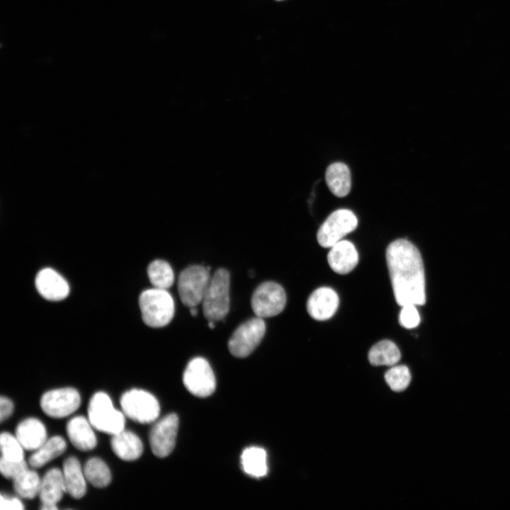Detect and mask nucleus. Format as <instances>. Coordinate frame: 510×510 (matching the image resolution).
<instances>
[{
  "instance_id": "f257e3e1",
  "label": "nucleus",
  "mask_w": 510,
  "mask_h": 510,
  "mask_svg": "<svg viewBox=\"0 0 510 510\" xmlns=\"http://www.w3.org/2000/svg\"><path fill=\"white\" fill-rule=\"evenodd\" d=\"M386 260L397 303L425 304L424 268L417 248L407 239H397L388 245Z\"/></svg>"
},
{
  "instance_id": "f03ea898",
  "label": "nucleus",
  "mask_w": 510,
  "mask_h": 510,
  "mask_svg": "<svg viewBox=\"0 0 510 510\" xmlns=\"http://www.w3.org/2000/svg\"><path fill=\"white\" fill-rule=\"evenodd\" d=\"M139 305L144 322L151 327L166 326L174 315V299L164 289L144 290L140 295Z\"/></svg>"
},
{
  "instance_id": "7ed1b4c3",
  "label": "nucleus",
  "mask_w": 510,
  "mask_h": 510,
  "mask_svg": "<svg viewBox=\"0 0 510 510\" xmlns=\"http://www.w3.org/2000/svg\"><path fill=\"white\" fill-rule=\"evenodd\" d=\"M230 276L225 268L217 269L211 277L202 300L203 314L208 321H218L230 310Z\"/></svg>"
},
{
  "instance_id": "20e7f679",
  "label": "nucleus",
  "mask_w": 510,
  "mask_h": 510,
  "mask_svg": "<svg viewBox=\"0 0 510 510\" xmlns=\"http://www.w3.org/2000/svg\"><path fill=\"white\" fill-rule=\"evenodd\" d=\"M88 419L94 429L111 435L124 430L125 425L124 413L114 408L110 397L104 392H97L91 397Z\"/></svg>"
},
{
  "instance_id": "39448f33",
  "label": "nucleus",
  "mask_w": 510,
  "mask_h": 510,
  "mask_svg": "<svg viewBox=\"0 0 510 510\" xmlns=\"http://www.w3.org/2000/svg\"><path fill=\"white\" fill-rule=\"evenodd\" d=\"M123 412L140 424H149L159 416L160 407L157 398L147 391L133 388L125 392L120 399Z\"/></svg>"
},
{
  "instance_id": "423d86ee",
  "label": "nucleus",
  "mask_w": 510,
  "mask_h": 510,
  "mask_svg": "<svg viewBox=\"0 0 510 510\" xmlns=\"http://www.w3.org/2000/svg\"><path fill=\"white\" fill-rule=\"evenodd\" d=\"M211 277L209 269L200 265H192L183 269L178 279V292L183 304L196 307L202 302Z\"/></svg>"
},
{
  "instance_id": "0eeeda50",
  "label": "nucleus",
  "mask_w": 510,
  "mask_h": 510,
  "mask_svg": "<svg viewBox=\"0 0 510 510\" xmlns=\"http://www.w3.org/2000/svg\"><path fill=\"white\" fill-rule=\"evenodd\" d=\"M266 332L263 318H251L240 324L228 341L230 352L235 357L245 358L251 354L262 340Z\"/></svg>"
},
{
  "instance_id": "6e6552de",
  "label": "nucleus",
  "mask_w": 510,
  "mask_h": 510,
  "mask_svg": "<svg viewBox=\"0 0 510 510\" xmlns=\"http://www.w3.org/2000/svg\"><path fill=\"white\" fill-rule=\"evenodd\" d=\"M358 225L355 214L347 209H339L331 213L319 228L317 239L320 246L330 248Z\"/></svg>"
},
{
  "instance_id": "1a4fd4ad",
  "label": "nucleus",
  "mask_w": 510,
  "mask_h": 510,
  "mask_svg": "<svg viewBox=\"0 0 510 510\" xmlns=\"http://www.w3.org/2000/svg\"><path fill=\"white\" fill-rule=\"evenodd\" d=\"M286 304V294L277 283L266 281L260 284L254 291L251 305L256 317H271L280 314Z\"/></svg>"
},
{
  "instance_id": "9d476101",
  "label": "nucleus",
  "mask_w": 510,
  "mask_h": 510,
  "mask_svg": "<svg viewBox=\"0 0 510 510\" xmlns=\"http://www.w3.org/2000/svg\"><path fill=\"white\" fill-rule=\"evenodd\" d=\"M186 389L193 395L205 397L215 390L216 380L209 363L203 358L196 357L188 363L183 375Z\"/></svg>"
},
{
  "instance_id": "9b49d317",
  "label": "nucleus",
  "mask_w": 510,
  "mask_h": 510,
  "mask_svg": "<svg viewBox=\"0 0 510 510\" xmlns=\"http://www.w3.org/2000/svg\"><path fill=\"white\" fill-rule=\"evenodd\" d=\"M81 404L79 392L73 387L54 389L45 392L40 399V407L50 417L60 419L74 412Z\"/></svg>"
},
{
  "instance_id": "f8f14e48",
  "label": "nucleus",
  "mask_w": 510,
  "mask_h": 510,
  "mask_svg": "<svg viewBox=\"0 0 510 510\" xmlns=\"http://www.w3.org/2000/svg\"><path fill=\"white\" fill-rule=\"evenodd\" d=\"M178 428V418L175 414L165 416L152 426L149 433V444L154 455L165 458L172 452Z\"/></svg>"
},
{
  "instance_id": "ddd939ff",
  "label": "nucleus",
  "mask_w": 510,
  "mask_h": 510,
  "mask_svg": "<svg viewBox=\"0 0 510 510\" xmlns=\"http://www.w3.org/2000/svg\"><path fill=\"white\" fill-rule=\"evenodd\" d=\"M339 304L337 293L331 288L321 287L309 297L307 310L310 317L318 321L330 319L336 312Z\"/></svg>"
},
{
  "instance_id": "4468645a",
  "label": "nucleus",
  "mask_w": 510,
  "mask_h": 510,
  "mask_svg": "<svg viewBox=\"0 0 510 510\" xmlns=\"http://www.w3.org/2000/svg\"><path fill=\"white\" fill-rule=\"evenodd\" d=\"M38 293L48 300L58 301L67 297L69 287L67 280L50 268L40 270L35 277Z\"/></svg>"
},
{
  "instance_id": "2eb2a0df",
  "label": "nucleus",
  "mask_w": 510,
  "mask_h": 510,
  "mask_svg": "<svg viewBox=\"0 0 510 510\" xmlns=\"http://www.w3.org/2000/svg\"><path fill=\"white\" fill-rule=\"evenodd\" d=\"M327 261L334 272L346 274L358 264V254L353 243L348 240H341L330 247Z\"/></svg>"
},
{
  "instance_id": "dca6fc26",
  "label": "nucleus",
  "mask_w": 510,
  "mask_h": 510,
  "mask_svg": "<svg viewBox=\"0 0 510 510\" xmlns=\"http://www.w3.org/2000/svg\"><path fill=\"white\" fill-rule=\"evenodd\" d=\"M88 419L83 416H76L67 424L66 431L69 441L81 451L92 450L97 444L93 426Z\"/></svg>"
},
{
  "instance_id": "f3484780",
  "label": "nucleus",
  "mask_w": 510,
  "mask_h": 510,
  "mask_svg": "<svg viewBox=\"0 0 510 510\" xmlns=\"http://www.w3.org/2000/svg\"><path fill=\"white\" fill-rule=\"evenodd\" d=\"M15 436L27 450H35L47 441V431L43 423L37 418L30 417L16 426Z\"/></svg>"
},
{
  "instance_id": "a211bd4d",
  "label": "nucleus",
  "mask_w": 510,
  "mask_h": 510,
  "mask_svg": "<svg viewBox=\"0 0 510 510\" xmlns=\"http://www.w3.org/2000/svg\"><path fill=\"white\" fill-rule=\"evenodd\" d=\"M110 446L117 457L125 461L135 460L143 452L142 441L130 431L123 430L113 435Z\"/></svg>"
},
{
  "instance_id": "6ab92c4d",
  "label": "nucleus",
  "mask_w": 510,
  "mask_h": 510,
  "mask_svg": "<svg viewBox=\"0 0 510 510\" xmlns=\"http://www.w3.org/2000/svg\"><path fill=\"white\" fill-rule=\"evenodd\" d=\"M62 473L66 492L74 499L83 497L86 492V479L76 457L70 456L64 460Z\"/></svg>"
},
{
  "instance_id": "aec40b11",
  "label": "nucleus",
  "mask_w": 510,
  "mask_h": 510,
  "mask_svg": "<svg viewBox=\"0 0 510 510\" xmlns=\"http://www.w3.org/2000/svg\"><path fill=\"white\" fill-rule=\"evenodd\" d=\"M66 492L63 473L57 468L49 470L41 480L39 497L42 504H55Z\"/></svg>"
},
{
  "instance_id": "412c9836",
  "label": "nucleus",
  "mask_w": 510,
  "mask_h": 510,
  "mask_svg": "<svg viewBox=\"0 0 510 510\" xmlns=\"http://www.w3.org/2000/svg\"><path fill=\"white\" fill-rule=\"evenodd\" d=\"M325 180L329 189L336 197H345L351 191V172L344 163L330 164L325 172Z\"/></svg>"
},
{
  "instance_id": "4be33fe9",
  "label": "nucleus",
  "mask_w": 510,
  "mask_h": 510,
  "mask_svg": "<svg viewBox=\"0 0 510 510\" xmlns=\"http://www.w3.org/2000/svg\"><path fill=\"white\" fill-rule=\"evenodd\" d=\"M240 462L243 471L251 477L260 478L267 475V454L262 448L251 446L245 448Z\"/></svg>"
},
{
  "instance_id": "5701e85b",
  "label": "nucleus",
  "mask_w": 510,
  "mask_h": 510,
  "mask_svg": "<svg viewBox=\"0 0 510 510\" xmlns=\"http://www.w3.org/2000/svg\"><path fill=\"white\" fill-rule=\"evenodd\" d=\"M67 448L64 439L60 436H54L47 441L30 456L29 465L35 468L44 466L55 458L62 455Z\"/></svg>"
},
{
  "instance_id": "b1692460",
  "label": "nucleus",
  "mask_w": 510,
  "mask_h": 510,
  "mask_svg": "<svg viewBox=\"0 0 510 510\" xmlns=\"http://www.w3.org/2000/svg\"><path fill=\"white\" fill-rule=\"evenodd\" d=\"M401 358L397 345L390 340H382L370 349L368 359L373 366H394Z\"/></svg>"
},
{
  "instance_id": "393cba45",
  "label": "nucleus",
  "mask_w": 510,
  "mask_h": 510,
  "mask_svg": "<svg viewBox=\"0 0 510 510\" xmlns=\"http://www.w3.org/2000/svg\"><path fill=\"white\" fill-rule=\"evenodd\" d=\"M86 480L94 487L103 488L111 482V473L107 464L101 458H89L84 466Z\"/></svg>"
},
{
  "instance_id": "a878e982",
  "label": "nucleus",
  "mask_w": 510,
  "mask_h": 510,
  "mask_svg": "<svg viewBox=\"0 0 510 510\" xmlns=\"http://www.w3.org/2000/svg\"><path fill=\"white\" fill-rule=\"evenodd\" d=\"M147 275L154 288L167 290L174 282V271L164 260H154L147 268Z\"/></svg>"
},
{
  "instance_id": "bb28decb",
  "label": "nucleus",
  "mask_w": 510,
  "mask_h": 510,
  "mask_svg": "<svg viewBox=\"0 0 510 510\" xmlns=\"http://www.w3.org/2000/svg\"><path fill=\"white\" fill-rule=\"evenodd\" d=\"M41 480L38 473L29 469L13 479V485L17 494L24 499H33L39 494Z\"/></svg>"
},
{
  "instance_id": "cd10ccee",
  "label": "nucleus",
  "mask_w": 510,
  "mask_h": 510,
  "mask_svg": "<svg viewBox=\"0 0 510 510\" xmlns=\"http://www.w3.org/2000/svg\"><path fill=\"white\" fill-rule=\"evenodd\" d=\"M1 458L11 461L24 460L23 447L16 436L2 432L0 436Z\"/></svg>"
},
{
  "instance_id": "c85d7f7f",
  "label": "nucleus",
  "mask_w": 510,
  "mask_h": 510,
  "mask_svg": "<svg viewBox=\"0 0 510 510\" xmlns=\"http://www.w3.org/2000/svg\"><path fill=\"white\" fill-rule=\"evenodd\" d=\"M385 379L389 387L395 392L404 390L410 383L411 373L406 366H395L385 374Z\"/></svg>"
},
{
  "instance_id": "c756f323",
  "label": "nucleus",
  "mask_w": 510,
  "mask_h": 510,
  "mask_svg": "<svg viewBox=\"0 0 510 510\" xmlns=\"http://www.w3.org/2000/svg\"><path fill=\"white\" fill-rule=\"evenodd\" d=\"M420 316L415 305L408 304L402 306L399 315L401 326L406 329L416 327L420 323Z\"/></svg>"
},
{
  "instance_id": "7c9ffc66",
  "label": "nucleus",
  "mask_w": 510,
  "mask_h": 510,
  "mask_svg": "<svg viewBox=\"0 0 510 510\" xmlns=\"http://www.w3.org/2000/svg\"><path fill=\"white\" fill-rule=\"evenodd\" d=\"M28 469L27 463L21 461H11L1 457L0 472L7 479H14L20 474Z\"/></svg>"
},
{
  "instance_id": "2f4dec72",
  "label": "nucleus",
  "mask_w": 510,
  "mask_h": 510,
  "mask_svg": "<svg viewBox=\"0 0 510 510\" xmlns=\"http://www.w3.org/2000/svg\"><path fill=\"white\" fill-rule=\"evenodd\" d=\"M0 509L21 510L24 509L23 503L17 497H11L4 494L0 497Z\"/></svg>"
},
{
  "instance_id": "473e14b6",
  "label": "nucleus",
  "mask_w": 510,
  "mask_h": 510,
  "mask_svg": "<svg viewBox=\"0 0 510 510\" xmlns=\"http://www.w3.org/2000/svg\"><path fill=\"white\" fill-rule=\"evenodd\" d=\"M13 408V404L10 399L4 396L0 397L1 422L8 419L12 414Z\"/></svg>"
},
{
  "instance_id": "72a5a7b5",
  "label": "nucleus",
  "mask_w": 510,
  "mask_h": 510,
  "mask_svg": "<svg viewBox=\"0 0 510 510\" xmlns=\"http://www.w3.org/2000/svg\"><path fill=\"white\" fill-rule=\"evenodd\" d=\"M40 509L42 510H56L58 508L55 504H42Z\"/></svg>"
},
{
  "instance_id": "f704fd0d",
  "label": "nucleus",
  "mask_w": 510,
  "mask_h": 510,
  "mask_svg": "<svg viewBox=\"0 0 510 510\" xmlns=\"http://www.w3.org/2000/svg\"><path fill=\"white\" fill-rule=\"evenodd\" d=\"M190 312H191V315H193V316H196V315L197 314V313H198V312H197V309H196V307H190Z\"/></svg>"
},
{
  "instance_id": "c9c22d12",
  "label": "nucleus",
  "mask_w": 510,
  "mask_h": 510,
  "mask_svg": "<svg viewBox=\"0 0 510 510\" xmlns=\"http://www.w3.org/2000/svg\"><path fill=\"white\" fill-rule=\"evenodd\" d=\"M208 326L210 329H213L215 327L214 321H208Z\"/></svg>"
},
{
  "instance_id": "e433bc0d",
  "label": "nucleus",
  "mask_w": 510,
  "mask_h": 510,
  "mask_svg": "<svg viewBox=\"0 0 510 510\" xmlns=\"http://www.w3.org/2000/svg\"><path fill=\"white\" fill-rule=\"evenodd\" d=\"M278 1H280V0H278Z\"/></svg>"
}]
</instances>
